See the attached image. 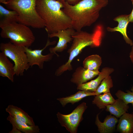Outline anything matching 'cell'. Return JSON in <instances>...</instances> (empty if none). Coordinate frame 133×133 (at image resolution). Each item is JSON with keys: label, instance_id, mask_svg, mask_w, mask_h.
<instances>
[{"label": "cell", "instance_id": "obj_1", "mask_svg": "<svg viewBox=\"0 0 133 133\" xmlns=\"http://www.w3.org/2000/svg\"><path fill=\"white\" fill-rule=\"evenodd\" d=\"M108 4V1L104 0H82L74 5L66 1L62 10L71 19L72 28L79 31L95 23L101 10Z\"/></svg>", "mask_w": 133, "mask_h": 133}, {"label": "cell", "instance_id": "obj_2", "mask_svg": "<svg viewBox=\"0 0 133 133\" xmlns=\"http://www.w3.org/2000/svg\"><path fill=\"white\" fill-rule=\"evenodd\" d=\"M63 4L55 0H36V10L50 34L72 28L71 19L62 10Z\"/></svg>", "mask_w": 133, "mask_h": 133}, {"label": "cell", "instance_id": "obj_3", "mask_svg": "<svg viewBox=\"0 0 133 133\" xmlns=\"http://www.w3.org/2000/svg\"><path fill=\"white\" fill-rule=\"evenodd\" d=\"M102 36V30L100 26H98L92 33L82 30L76 31L72 36V43L67 50L69 55L68 59L65 64L59 66L56 70L55 75L59 76L67 70H72L73 68L71 63L73 60L85 47L99 46L101 43Z\"/></svg>", "mask_w": 133, "mask_h": 133}, {"label": "cell", "instance_id": "obj_4", "mask_svg": "<svg viewBox=\"0 0 133 133\" xmlns=\"http://www.w3.org/2000/svg\"><path fill=\"white\" fill-rule=\"evenodd\" d=\"M36 0H9L3 2L8 9L18 14L17 22L32 28L41 29L45 27L43 20L36 10Z\"/></svg>", "mask_w": 133, "mask_h": 133}, {"label": "cell", "instance_id": "obj_5", "mask_svg": "<svg viewBox=\"0 0 133 133\" xmlns=\"http://www.w3.org/2000/svg\"><path fill=\"white\" fill-rule=\"evenodd\" d=\"M1 37L9 38L18 46L29 48L34 42L35 37L32 30L26 25L17 22L0 25Z\"/></svg>", "mask_w": 133, "mask_h": 133}, {"label": "cell", "instance_id": "obj_6", "mask_svg": "<svg viewBox=\"0 0 133 133\" xmlns=\"http://www.w3.org/2000/svg\"><path fill=\"white\" fill-rule=\"evenodd\" d=\"M0 50L14 62L15 75L23 76L30 67L24 47L16 46L10 42L1 43Z\"/></svg>", "mask_w": 133, "mask_h": 133}, {"label": "cell", "instance_id": "obj_7", "mask_svg": "<svg viewBox=\"0 0 133 133\" xmlns=\"http://www.w3.org/2000/svg\"><path fill=\"white\" fill-rule=\"evenodd\" d=\"M88 106L83 102L70 114L65 115L58 112L56 114L58 120L61 126L70 133H76L78 127L83 118V115Z\"/></svg>", "mask_w": 133, "mask_h": 133}, {"label": "cell", "instance_id": "obj_8", "mask_svg": "<svg viewBox=\"0 0 133 133\" xmlns=\"http://www.w3.org/2000/svg\"><path fill=\"white\" fill-rule=\"evenodd\" d=\"M56 43L55 41L50 42L48 40L45 46L41 49L32 50L29 48L24 47L30 66L32 67L34 65H36L40 69H43L44 62L50 61L55 54L50 53L43 55L42 54V52L48 46L54 45Z\"/></svg>", "mask_w": 133, "mask_h": 133}, {"label": "cell", "instance_id": "obj_9", "mask_svg": "<svg viewBox=\"0 0 133 133\" xmlns=\"http://www.w3.org/2000/svg\"><path fill=\"white\" fill-rule=\"evenodd\" d=\"M75 31L72 28H70L59 31L55 33L48 34L49 37H57L59 39L55 46L49 48L50 52L54 53L58 56L56 52H62L67 48V43H70L72 41V36Z\"/></svg>", "mask_w": 133, "mask_h": 133}, {"label": "cell", "instance_id": "obj_10", "mask_svg": "<svg viewBox=\"0 0 133 133\" xmlns=\"http://www.w3.org/2000/svg\"><path fill=\"white\" fill-rule=\"evenodd\" d=\"M114 71L112 68L105 67L102 68L98 77L90 82L77 85V89L90 92H95L102 81L107 76L110 75Z\"/></svg>", "mask_w": 133, "mask_h": 133}, {"label": "cell", "instance_id": "obj_11", "mask_svg": "<svg viewBox=\"0 0 133 133\" xmlns=\"http://www.w3.org/2000/svg\"><path fill=\"white\" fill-rule=\"evenodd\" d=\"M100 72L99 70H91L80 66L72 74L70 81L78 85L87 82L98 76Z\"/></svg>", "mask_w": 133, "mask_h": 133}, {"label": "cell", "instance_id": "obj_12", "mask_svg": "<svg viewBox=\"0 0 133 133\" xmlns=\"http://www.w3.org/2000/svg\"><path fill=\"white\" fill-rule=\"evenodd\" d=\"M129 16V15H121L115 17L114 20L118 22L117 26L114 28L108 27L106 29L108 32L120 33L126 43L132 46L133 45V41L128 37L127 32V28L130 22Z\"/></svg>", "mask_w": 133, "mask_h": 133}, {"label": "cell", "instance_id": "obj_13", "mask_svg": "<svg viewBox=\"0 0 133 133\" xmlns=\"http://www.w3.org/2000/svg\"><path fill=\"white\" fill-rule=\"evenodd\" d=\"M100 113L97 115L95 121L98 132L100 133H111L114 132L118 122V118L110 114L107 115L103 122H102L99 119V115Z\"/></svg>", "mask_w": 133, "mask_h": 133}, {"label": "cell", "instance_id": "obj_14", "mask_svg": "<svg viewBox=\"0 0 133 133\" xmlns=\"http://www.w3.org/2000/svg\"><path fill=\"white\" fill-rule=\"evenodd\" d=\"M6 56L2 52H0V76L7 77L12 82H14L15 75L14 67Z\"/></svg>", "mask_w": 133, "mask_h": 133}, {"label": "cell", "instance_id": "obj_15", "mask_svg": "<svg viewBox=\"0 0 133 133\" xmlns=\"http://www.w3.org/2000/svg\"><path fill=\"white\" fill-rule=\"evenodd\" d=\"M5 111L10 115L15 117L28 125H35L33 118L19 107L13 105H9L6 108Z\"/></svg>", "mask_w": 133, "mask_h": 133}, {"label": "cell", "instance_id": "obj_16", "mask_svg": "<svg viewBox=\"0 0 133 133\" xmlns=\"http://www.w3.org/2000/svg\"><path fill=\"white\" fill-rule=\"evenodd\" d=\"M119 118L117 131L121 133H133V114L126 112Z\"/></svg>", "mask_w": 133, "mask_h": 133}, {"label": "cell", "instance_id": "obj_17", "mask_svg": "<svg viewBox=\"0 0 133 133\" xmlns=\"http://www.w3.org/2000/svg\"><path fill=\"white\" fill-rule=\"evenodd\" d=\"M96 95L94 92H90L79 90L74 94L65 97L58 98L57 100L59 102L62 107H64L68 103H70L73 105L86 97Z\"/></svg>", "mask_w": 133, "mask_h": 133}, {"label": "cell", "instance_id": "obj_18", "mask_svg": "<svg viewBox=\"0 0 133 133\" xmlns=\"http://www.w3.org/2000/svg\"><path fill=\"white\" fill-rule=\"evenodd\" d=\"M129 108L128 104L122 100L118 98L113 103L107 106L105 110L118 118L127 112Z\"/></svg>", "mask_w": 133, "mask_h": 133}, {"label": "cell", "instance_id": "obj_19", "mask_svg": "<svg viewBox=\"0 0 133 133\" xmlns=\"http://www.w3.org/2000/svg\"><path fill=\"white\" fill-rule=\"evenodd\" d=\"M12 126H14L23 133H38L40 129L36 125H30L23 122L15 117L9 115L7 118Z\"/></svg>", "mask_w": 133, "mask_h": 133}, {"label": "cell", "instance_id": "obj_20", "mask_svg": "<svg viewBox=\"0 0 133 133\" xmlns=\"http://www.w3.org/2000/svg\"><path fill=\"white\" fill-rule=\"evenodd\" d=\"M94 96L92 103L100 109H105L107 106L113 103L116 101L110 92Z\"/></svg>", "mask_w": 133, "mask_h": 133}, {"label": "cell", "instance_id": "obj_21", "mask_svg": "<svg viewBox=\"0 0 133 133\" xmlns=\"http://www.w3.org/2000/svg\"><path fill=\"white\" fill-rule=\"evenodd\" d=\"M102 63V58L99 55L93 54L86 57L83 62V67L91 70H99Z\"/></svg>", "mask_w": 133, "mask_h": 133}, {"label": "cell", "instance_id": "obj_22", "mask_svg": "<svg viewBox=\"0 0 133 133\" xmlns=\"http://www.w3.org/2000/svg\"><path fill=\"white\" fill-rule=\"evenodd\" d=\"M18 16L15 11L6 9L0 5V25L17 22Z\"/></svg>", "mask_w": 133, "mask_h": 133}, {"label": "cell", "instance_id": "obj_23", "mask_svg": "<svg viewBox=\"0 0 133 133\" xmlns=\"http://www.w3.org/2000/svg\"><path fill=\"white\" fill-rule=\"evenodd\" d=\"M113 86V80L110 75L107 76L102 81L96 90L94 92L96 95L110 92V89Z\"/></svg>", "mask_w": 133, "mask_h": 133}, {"label": "cell", "instance_id": "obj_24", "mask_svg": "<svg viewBox=\"0 0 133 133\" xmlns=\"http://www.w3.org/2000/svg\"><path fill=\"white\" fill-rule=\"evenodd\" d=\"M125 92L120 90H118L115 94L117 98L122 100L127 104L131 103L133 107V86L131 89V91H126Z\"/></svg>", "mask_w": 133, "mask_h": 133}, {"label": "cell", "instance_id": "obj_25", "mask_svg": "<svg viewBox=\"0 0 133 133\" xmlns=\"http://www.w3.org/2000/svg\"><path fill=\"white\" fill-rule=\"evenodd\" d=\"M63 4L65 2H67L69 4L71 5H74L82 0H55Z\"/></svg>", "mask_w": 133, "mask_h": 133}, {"label": "cell", "instance_id": "obj_26", "mask_svg": "<svg viewBox=\"0 0 133 133\" xmlns=\"http://www.w3.org/2000/svg\"><path fill=\"white\" fill-rule=\"evenodd\" d=\"M9 133H23L15 127L12 126V128Z\"/></svg>", "mask_w": 133, "mask_h": 133}, {"label": "cell", "instance_id": "obj_27", "mask_svg": "<svg viewBox=\"0 0 133 133\" xmlns=\"http://www.w3.org/2000/svg\"><path fill=\"white\" fill-rule=\"evenodd\" d=\"M133 5V8L131 13L129 15V19L130 22H133V0H131Z\"/></svg>", "mask_w": 133, "mask_h": 133}, {"label": "cell", "instance_id": "obj_28", "mask_svg": "<svg viewBox=\"0 0 133 133\" xmlns=\"http://www.w3.org/2000/svg\"><path fill=\"white\" fill-rule=\"evenodd\" d=\"M129 57L133 66V45L132 46L131 49L129 53Z\"/></svg>", "mask_w": 133, "mask_h": 133}, {"label": "cell", "instance_id": "obj_29", "mask_svg": "<svg viewBox=\"0 0 133 133\" xmlns=\"http://www.w3.org/2000/svg\"><path fill=\"white\" fill-rule=\"evenodd\" d=\"M8 0H0V2L3 3V2Z\"/></svg>", "mask_w": 133, "mask_h": 133}, {"label": "cell", "instance_id": "obj_30", "mask_svg": "<svg viewBox=\"0 0 133 133\" xmlns=\"http://www.w3.org/2000/svg\"><path fill=\"white\" fill-rule=\"evenodd\" d=\"M107 0V1H108L109 0Z\"/></svg>", "mask_w": 133, "mask_h": 133}]
</instances>
